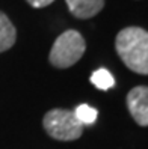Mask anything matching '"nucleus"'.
Instances as JSON below:
<instances>
[{"instance_id": "8", "label": "nucleus", "mask_w": 148, "mask_h": 149, "mask_svg": "<svg viewBox=\"0 0 148 149\" xmlns=\"http://www.w3.org/2000/svg\"><path fill=\"white\" fill-rule=\"evenodd\" d=\"M74 116L77 118V120L82 125H89V124H94L95 122V119L98 116V111L95 109H92L91 106H88V104H80L74 110Z\"/></svg>"}, {"instance_id": "5", "label": "nucleus", "mask_w": 148, "mask_h": 149, "mask_svg": "<svg viewBox=\"0 0 148 149\" xmlns=\"http://www.w3.org/2000/svg\"><path fill=\"white\" fill-rule=\"evenodd\" d=\"M69 12L76 18L86 20L97 15L104 6V0H65Z\"/></svg>"}, {"instance_id": "9", "label": "nucleus", "mask_w": 148, "mask_h": 149, "mask_svg": "<svg viewBox=\"0 0 148 149\" xmlns=\"http://www.w3.org/2000/svg\"><path fill=\"white\" fill-rule=\"evenodd\" d=\"M55 0H27V3L33 8H46L48 5H51Z\"/></svg>"}, {"instance_id": "7", "label": "nucleus", "mask_w": 148, "mask_h": 149, "mask_svg": "<svg viewBox=\"0 0 148 149\" xmlns=\"http://www.w3.org/2000/svg\"><path fill=\"white\" fill-rule=\"evenodd\" d=\"M91 83H92L94 86H97L98 89H101V91H107V89H110V87H114L115 78L112 77V74L107 71V69L100 68V69H97L95 72H92V75H91Z\"/></svg>"}, {"instance_id": "6", "label": "nucleus", "mask_w": 148, "mask_h": 149, "mask_svg": "<svg viewBox=\"0 0 148 149\" xmlns=\"http://www.w3.org/2000/svg\"><path fill=\"white\" fill-rule=\"evenodd\" d=\"M17 39V30L6 14L0 12V53L9 50Z\"/></svg>"}, {"instance_id": "2", "label": "nucleus", "mask_w": 148, "mask_h": 149, "mask_svg": "<svg viewBox=\"0 0 148 149\" xmlns=\"http://www.w3.org/2000/svg\"><path fill=\"white\" fill-rule=\"evenodd\" d=\"M86 50V42L77 30H67L56 38L50 51V63L56 68H69L79 62Z\"/></svg>"}, {"instance_id": "3", "label": "nucleus", "mask_w": 148, "mask_h": 149, "mask_svg": "<svg viewBox=\"0 0 148 149\" xmlns=\"http://www.w3.org/2000/svg\"><path fill=\"white\" fill-rule=\"evenodd\" d=\"M42 125L50 137L60 140V142L76 140L83 133V125L74 116V111L62 109L50 110L44 116Z\"/></svg>"}, {"instance_id": "4", "label": "nucleus", "mask_w": 148, "mask_h": 149, "mask_svg": "<svg viewBox=\"0 0 148 149\" xmlns=\"http://www.w3.org/2000/svg\"><path fill=\"white\" fill-rule=\"evenodd\" d=\"M127 107L132 118L141 127H148V87H133L127 95Z\"/></svg>"}, {"instance_id": "1", "label": "nucleus", "mask_w": 148, "mask_h": 149, "mask_svg": "<svg viewBox=\"0 0 148 149\" xmlns=\"http://www.w3.org/2000/svg\"><path fill=\"white\" fill-rule=\"evenodd\" d=\"M116 53L124 65L137 74H148V32L142 27H126L115 39Z\"/></svg>"}]
</instances>
